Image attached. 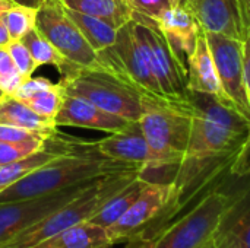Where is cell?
Segmentation results:
<instances>
[{
	"mask_svg": "<svg viewBox=\"0 0 250 248\" xmlns=\"http://www.w3.org/2000/svg\"><path fill=\"white\" fill-rule=\"evenodd\" d=\"M0 124L26 129L47 137L57 132V126L53 120L38 115L23 101L13 95H6L0 101Z\"/></svg>",
	"mask_w": 250,
	"mask_h": 248,
	"instance_id": "obj_21",
	"label": "cell"
},
{
	"mask_svg": "<svg viewBox=\"0 0 250 248\" xmlns=\"http://www.w3.org/2000/svg\"><path fill=\"white\" fill-rule=\"evenodd\" d=\"M229 200V193L211 191L183 218L163 228L155 248L205 247L211 241Z\"/></svg>",
	"mask_w": 250,
	"mask_h": 248,
	"instance_id": "obj_9",
	"label": "cell"
},
{
	"mask_svg": "<svg viewBox=\"0 0 250 248\" xmlns=\"http://www.w3.org/2000/svg\"><path fill=\"white\" fill-rule=\"evenodd\" d=\"M127 171L144 172L141 167L105 158L95 149L94 142L83 140L75 152L53 159L0 191V203L50 194L79 183Z\"/></svg>",
	"mask_w": 250,
	"mask_h": 248,
	"instance_id": "obj_2",
	"label": "cell"
},
{
	"mask_svg": "<svg viewBox=\"0 0 250 248\" xmlns=\"http://www.w3.org/2000/svg\"><path fill=\"white\" fill-rule=\"evenodd\" d=\"M239 3H240L242 22L250 25V0H239Z\"/></svg>",
	"mask_w": 250,
	"mask_h": 248,
	"instance_id": "obj_36",
	"label": "cell"
},
{
	"mask_svg": "<svg viewBox=\"0 0 250 248\" xmlns=\"http://www.w3.org/2000/svg\"><path fill=\"white\" fill-rule=\"evenodd\" d=\"M22 42L28 47L31 56H32V58L35 61L37 69L41 67V66H54L59 70L60 77H62V76H66L70 72H73L76 67H79V66H75L70 61H67L56 50V47L45 37H42L35 28L31 29L22 38Z\"/></svg>",
	"mask_w": 250,
	"mask_h": 248,
	"instance_id": "obj_25",
	"label": "cell"
},
{
	"mask_svg": "<svg viewBox=\"0 0 250 248\" xmlns=\"http://www.w3.org/2000/svg\"><path fill=\"white\" fill-rule=\"evenodd\" d=\"M64 9H66L69 18L75 22V25L79 28V31L82 32L85 39L91 44V47L97 53L111 47L116 42L117 28L113 26L111 23H108L100 18L78 12V10H72L67 7H64Z\"/></svg>",
	"mask_w": 250,
	"mask_h": 248,
	"instance_id": "obj_24",
	"label": "cell"
},
{
	"mask_svg": "<svg viewBox=\"0 0 250 248\" xmlns=\"http://www.w3.org/2000/svg\"><path fill=\"white\" fill-rule=\"evenodd\" d=\"M202 248H212V246H211V241H209V243H208V244H207L205 247H202Z\"/></svg>",
	"mask_w": 250,
	"mask_h": 248,
	"instance_id": "obj_42",
	"label": "cell"
},
{
	"mask_svg": "<svg viewBox=\"0 0 250 248\" xmlns=\"http://www.w3.org/2000/svg\"><path fill=\"white\" fill-rule=\"evenodd\" d=\"M25 77L15 67L6 48H0V88L7 94L13 95Z\"/></svg>",
	"mask_w": 250,
	"mask_h": 248,
	"instance_id": "obj_30",
	"label": "cell"
},
{
	"mask_svg": "<svg viewBox=\"0 0 250 248\" xmlns=\"http://www.w3.org/2000/svg\"><path fill=\"white\" fill-rule=\"evenodd\" d=\"M195 105L190 92L183 96H144L139 118L151 161L142 172L179 168L188 151Z\"/></svg>",
	"mask_w": 250,
	"mask_h": 248,
	"instance_id": "obj_3",
	"label": "cell"
},
{
	"mask_svg": "<svg viewBox=\"0 0 250 248\" xmlns=\"http://www.w3.org/2000/svg\"><path fill=\"white\" fill-rule=\"evenodd\" d=\"M82 142L83 140L64 136L62 133H59V130H57L54 134H51L45 140V145L35 153H32L26 158H22L19 161L10 162L6 165H0V191H3L9 186L15 184L16 181H19L29 172L51 162L53 159L75 152L81 146Z\"/></svg>",
	"mask_w": 250,
	"mask_h": 248,
	"instance_id": "obj_18",
	"label": "cell"
},
{
	"mask_svg": "<svg viewBox=\"0 0 250 248\" xmlns=\"http://www.w3.org/2000/svg\"><path fill=\"white\" fill-rule=\"evenodd\" d=\"M35 29L72 64L86 70L104 72L100 54L69 18L60 0H45L37 9Z\"/></svg>",
	"mask_w": 250,
	"mask_h": 248,
	"instance_id": "obj_7",
	"label": "cell"
},
{
	"mask_svg": "<svg viewBox=\"0 0 250 248\" xmlns=\"http://www.w3.org/2000/svg\"><path fill=\"white\" fill-rule=\"evenodd\" d=\"M204 32L223 34L243 39V22L239 0H186Z\"/></svg>",
	"mask_w": 250,
	"mask_h": 248,
	"instance_id": "obj_15",
	"label": "cell"
},
{
	"mask_svg": "<svg viewBox=\"0 0 250 248\" xmlns=\"http://www.w3.org/2000/svg\"><path fill=\"white\" fill-rule=\"evenodd\" d=\"M53 85H54V83H53L50 79H47V77H41V76H40V77H34V76H31V77L25 79V80L21 83V86H19L18 91L13 94V96L18 98V99H21V101H25L26 98L35 95L37 92H41V91H44V89L51 88Z\"/></svg>",
	"mask_w": 250,
	"mask_h": 248,
	"instance_id": "obj_34",
	"label": "cell"
},
{
	"mask_svg": "<svg viewBox=\"0 0 250 248\" xmlns=\"http://www.w3.org/2000/svg\"><path fill=\"white\" fill-rule=\"evenodd\" d=\"M67 9L100 18L117 29L133 18V9L127 0H60Z\"/></svg>",
	"mask_w": 250,
	"mask_h": 248,
	"instance_id": "obj_22",
	"label": "cell"
},
{
	"mask_svg": "<svg viewBox=\"0 0 250 248\" xmlns=\"http://www.w3.org/2000/svg\"><path fill=\"white\" fill-rule=\"evenodd\" d=\"M45 140L47 139H32L25 142L0 143V165H6L35 153L45 145Z\"/></svg>",
	"mask_w": 250,
	"mask_h": 248,
	"instance_id": "obj_29",
	"label": "cell"
},
{
	"mask_svg": "<svg viewBox=\"0 0 250 248\" xmlns=\"http://www.w3.org/2000/svg\"><path fill=\"white\" fill-rule=\"evenodd\" d=\"M15 3H18V4H23V6H29V7H35V9H38L45 0H13Z\"/></svg>",
	"mask_w": 250,
	"mask_h": 248,
	"instance_id": "obj_39",
	"label": "cell"
},
{
	"mask_svg": "<svg viewBox=\"0 0 250 248\" xmlns=\"http://www.w3.org/2000/svg\"><path fill=\"white\" fill-rule=\"evenodd\" d=\"M59 83L64 94L82 98L107 113L130 121H139L142 115L145 95L105 72L76 67L72 73L62 76Z\"/></svg>",
	"mask_w": 250,
	"mask_h": 248,
	"instance_id": "obj_5",
	"label": "cell"
},
{
	"mask_svg": "<svg viewBox=\"0 0 250 248\" xmlns=\"http://www.w3.org/2000/svg\"><path fill=\"white\" fill-rule=\"evenodd\" d=\"M111 246L107 231L86 221L60 231L32 248H110Z\"/></svg>",
	"mask_w": 250,
	"mask_h": 248,
	"instance_id": "obj_20",
	"label": "cell"
},
{
	"mask_svg": "<svg viewBox=\"0 0 250 248\" xmlns=\"http://www.w3.org/2000/svg\"><path fill=\"white\" fill-rule=\"evenodd\" d=\"M148 180H145L141 175H138L135 180H132L127 186H125L122 190H119L116 194H113L104 206L89 219L92 224L107 229L111 225H114L123 215L125 212L132 206V203L136 200V197L141 194L142 189L146 186Z\"/></svg>",
	"mask_w": 250,
	"mask_h": 248,
	"instance_id": "obj_23",
	"label": "cell"
},
{
	"mask_svg": "<svg viewBox=\"0 0 250 248\" xmlns=\"http://www.w3.org/2000/svg\"><path fill=\"white\" fill-rule=\"evenodd\" d=\"M212 248H250V181L230 200L211 238Z\"/></svg>",
	"mask_w": 250,
	"mask_h": 248,
	"instance_id": "obj_13",
	"label": "cell"
},
{
	"mask_svg": "<svg viewBox=\"0 0 250 248\" xmlns=\"http://www.w3.org/2000/svg\"><path fill=\"white\" fill-rule=\"evenodd\" d=\"M6 95H7V94H6V92H4V91H3V89L0 88V101H1V99H3V98L6 96Z\"/></svg>",
	"mask_w": 250,
	"mask_h": 248,
	"instance_id": "obj_40",
	"label": "cell"
},
{
	"mask_svg": "<svg viewBox=\"0 0 250 248\" xmlns=\"http://www.w3.org/2000/svg\"><path fill=\"white\" fill-rule=\"evenodd\" d=\"M195 105L192 130L183 162L173 180L180 191L209 162L239 152L250 133V121L218 99L190 92Z\"/></svg>",
	"mask_w": 250,
	"mask_h": 248,
	"instance_id": "obj_1",
	"label": "cell"
},
{
	"mask_svg": "<svg viewBox=\"0 0 250 248\" xmlns=\"http://www.w3.org/2000/svg\"><path fill=\"white\" fill-rule=\"evenodd\" d=\"M103 69L145 96H166L152 73L145 48L135 31L133 18L117 29L116 42L98 51Z\"/></svg>",
	"mask_w": 250,
	"mask_h": 248,
	"instance_id": "obj_6",
	"label": "cell"
},
{
	"mask_svg": "<svg viewBox=\"0 0 250 248\" xmlns=\"http://www.w3.org/2000/svg\"><path fill=\"white\" fill-rule=\"evenodd\" d=\"M185 1H186V0H180V4L183 6V4H185Z\"/></svg>",
	"mask_w": 250,
	"mask_h": 248,
	"instance_id": "obj_43",
	"label": "cell"
},
{
	"mask_svg": "<svg viewBox=\"0 0 250 248\" xmlns=\"http://www.w3.org/2000/svg\"><path fill=\"white\" fill-rule=\"evenodd\" d=\"M243 54H245V80L250 102V25L243 23ZM231 172L239 177H246L250 174V133L245 145L237 152L233 162Z\"/></svg>",
	"mask_w": 250,
	"mask_h": 248,
	"instance_id": "obj_28",
	"label": "cell"
},
{
	"mask_svg": "<svg viewBox=\"0 0 250 248\" xmlns=\"http://www.w3.org/2000/svg\"><path fill=\"white\" fill-rule=\"evenodd\" d=\"M154 20L188 69L189 57L192 56L196 41L202 32L193 13L186 6L177 4L163 10Z\"/></svg>",
	"mask_w": 250,
	"mask_h": 248,
	"instance_id": "obj_16",
	"label": "cell"
},
{
	"mask_svg": "<svg viewBox=\"0 0 250 248\" xmlns=\"http://www.w3.org/2000/svg\"><path fill=\"white\" fill-rule=\"evenodd\" d=\"M180 4V0H171V6H177Z\"/></svg>",
	"mask_w": 250,
	"mask_h": 248,
	"instance_id": "obj_41",
	"label": "cell"
},
{
	"mask_svg": "<svg viewBox=\"0 0 250 248\" xmlns=\"http://www.w3.org/2000/svg\"><path fill=\"white\" fill-rule=\"evenodd\" d=\"M92 181L94 180L79 183L38 197L0 203V246L31 228L59 208L64 206L81 191H83Z\"/></svg>",
	"mask_w": 250,
	"mask_h": 248,
	"instance_id": "obj_11",
	"label": "cell"
},
{
	"mask_svg": "<svg viewBox=\"0 0 250 248\" xmlns=\"http://www.w3.org/2000/svg\"><path fill=\"white\" fill-rule=\"evenodd\" d=\"M15 4L13 0H0V20H3L4 13Z\"/></svg>",
	"mask_w": 250,
	"mask_h": 248,
	"instance_id": "obj_38",
	"label": "cell"
},
{
	"mask_svg": "<svg viewBox=\"0 0 250 248\" xmlns=\"http://www.w3.org/2000/svg\"><path fill=\"white\" fill-rule=\"evenodd\" d=\"M186 86H188L189 92L209 95V96L218 99L220 102L237 110L221 85V80H220V76L217 72V66L214 63V58H212V54H211V50H209V45H208L204 31L201 32V35L196 41V47L188 61V83H186Z\"/></svg>",
	"mask_w": 250,
	"mask_h": 248,
	"instance_id": "obj_17",
	"label": "cell"
},
{
	"mask_svg": "<svg viewBox=\"0 0 250 248\" xmlns=\"http://www.w3.org/2000/svg\"><path fill=\"white\" fill-rule=\"evenodd\" d=\"M135 31L145 48L152 73L166 96H183L188 91V69L180 61L155 20L133 13Z\"/></svg>",
	"mask_w": 250,
	"mask_h": 248,
	"instance_id": "obj_10",
	"label": "cell"
},
{
	"mask_svg": "<svg viewBox=\"0 0 250 248\" xmlns=\"http://www.w3.org/2000/svg\"><path fill=\"white\" fill-rule=\"evenodd\" d=\"M164 227H161L158 231H155L154 234H149V235H141V237H136L133 240H129L126 243L125 248H155L157 243H158V238H160V234L163 231Z\"/></svg>",
	"mask_w": 250,
	"mask_h": 248,
	"instance_id": "obj_35",
	"label": "cell"
},
{
	"mask_svg": "<svg viewBox=\"0 0 250 248\" xmlns=\"http://www.w3.org/2000/svg\"><path fill=\"white\" fill-rule=\"evenodd\" d=\"M135 13L155 19L163 10L171 6V0H127Z\"/></svg>",
	"mask_w": 250,
	"mask_h": 248,
	"instance_id": "obj_32",
	"label": "cell"
},
{
	"mask_svg": "<svg viewBox=\"0 0 250 248\" xmlns=\"http://www.w3.org/2000/svg\"><path fill=\"white\" fill-rule=\"evenodd\" d=\"M141 174L142 171H127L94 180L83 191H81L64 206L59 208L19 235L6 241L0 248H32L63 229L89 221L113 194H116Z\"/></svg>",
	"mask_w": 250,
	"mask_h": 248,
	"instance_id": "obj_4",
	"label": "cell"
},
{
	"mask_svg": "<svg viewBox=\"0 0 250 248\" xmlns=\"http://www.w3.org/2000/svg\"><path fill=\"white\" fill-rule=\"evenodd\" d=\"M32 139H48V137L42 136L40 133L26 130V129L7 126V124H0V143L25 142V140H32Z\"/></svg>",
	"mask_w": 250,
	"mask_h": 248,
	"instance_id": "obj_33",
	"label": "cell"
},
{
	"mask_svg": "<svg viewBox=\"0 0 250 248\" xmlns=\"http://www.w3.org/2000/svg\"><path fill=\"white\" fill-rule=\"evenodd\" d=\"M204 34L207 37L226 94L230 96L239 113L243 114L250 121V102L245 80L243 39L214 32Z\"/></svg>",
	"mask_w": 250,
	"mask_h": 248,
	"instance_id": "obj_12",
	"label": "cell"
},
{
	"mask_svg": "<svg viewBox=\"0 0 250 248\" xmlns=\"http://www.w3.org/2000/svg\"><path fill=\"white\" fill-rule=\"evenodd\" d=\"M10 41H12V38L9 35V31L6 28V25L3 23V20H0V48H6Z\"/></svg>",
	"mask_w": 250,
	"mask_h": 248,
	"instance_id": "obj_37",
	"label": "cell"
},
{
	"mask_svg": "<svg viewBox=\"0 0 250 248\" xmlns=\"http://www.w3.org/2000/svg\"><path fill=\"white\" fill-rule=\"evenodd\" d=\"M63 96H64V91L62 85L57 82L51 88L37 92L35 95L26 98L23 102L38 115L54 121V117L62 107Z\"/></svg>",
	"mask_w": 250,
	"mask_h": 248,
	"instance_id": "obj_27",
	"label": "cell"
},
{
	"mask_svg": "<svg viewBox=\"0 0 250 248\" xmlns=\"http://www.w3.org/2000/svg\"><path fill=\"white\" fill-rule=\"evenodd\" d=\"M54 123L57 127L70 126L105 133H116L126 129L132 121L107 113L82 98L64 94L62 107L54 117Z\"/></svg>",
	"mask_w": 250,
	"mask_h": 248,
	"instance_id": "obj_14",
	"label": "cell"
},
{
	"mask_svg": "<svg viewBox=\"0 0 250 248\" xmlns=\"http://www.w3.org/2000/svg\"><path fill=\"white\" fill-rule=\"evenodd\" d=\"M37 9L15 3L3 16V23L6 25L12 41L22 39L31 29L35 28Z\"/></svg>",
	"mask_w": 250,
	"mask_h": 248,
	"instance_id": "obj_26",
	"label": "cell"
},
{
	"mask_svg": "<svg viewBox=\"0 0 250 248\" xmlns=\"http://www.w3.org/2000/svg\"><path fill=\"white\" fill-rule=\"evenodd\" d=\"M182 191L174 181H148L141 194L125 212V215L110 228H107L111 244L127 243L141 235H149L158 231L154 227L168 208L179 199Z\"/></svg>",
	"mask_w": 250,
	"mask_h": 248,
	"instance_id": "obj_8",
	"label": "cell"
},
{
	"mask_svg": "<svg viewBox=\"0 0 250 248\" xmlns=\"http://www.w3.org/2000/svg\"><path fill=\"white\" fill-rule=\"evenodd\" d=\"M15 67L18 69V72L25 77H31L34 76V72L37 70L35 61L28 50V47L22 42V39H16V41H10L9 45L6 47Z\"/></svg>",
	"mask_w": 250,
	"mask_h": 248,
	"instance_id": "obj_31",
	"label": "cell"
},
{
	"mask_svg": "<svg viewBox=\"0 0 250 248\" xmlns=\"http://www.w3.org/2000/svg\"><path fill=\"white\" fill-rule=\"evenodd\" d=\"M95 149L105 158L141 167L144 171L151 161L149 148L139 121H132L126 129L94 142Z\"/></svg>",
	"mask_w": 250,
	"mask_h": 248,
	"instance_id": "obj_19",
	"label": "cell"
}]
</instances>
